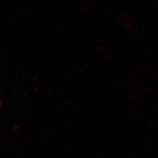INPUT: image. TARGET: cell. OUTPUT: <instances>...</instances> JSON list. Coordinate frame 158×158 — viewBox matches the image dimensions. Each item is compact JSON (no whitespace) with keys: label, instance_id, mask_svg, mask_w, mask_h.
Masks as SVG:
<instances>
[{"label":"cell","instance_id":"1","mask_svg":"<svg viewBox=\"0 0 158 158\" xmlns=\"http://www.w3.org/2000/svg\"><path fill=\"white\" fill-rule=\"evenodd\" d=\"M2 102L0 101V108L2 107Z\"/></svg>","mask_w":158,"mask_h":158}]
</instances>
